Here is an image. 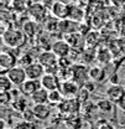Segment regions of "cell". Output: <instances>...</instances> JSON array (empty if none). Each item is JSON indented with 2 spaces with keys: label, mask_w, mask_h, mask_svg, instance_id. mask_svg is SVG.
<instances>
[{
  "label": "cell",
  "mask_w": 125,
  "mask_h": 129,
  "mask_svg": "<svg viewBox=\"0 0 125 129\" xmlns=\"http://www.w3.org/2000/svg\"><path fill=\"white\" fill-rule=\"evenodd\" d=\"M25 34L19 29H8L3 34V42L10 48H19L25 42Z\"/></svg>",
  "instance_id": "cell-1"
},
{
  "label": "cell",
  "mask_w": 125,
  "mask_h": 129,
  "mask_svg": "<svg viewBox=\"0 0 125 129\" xmlns=\"http://www.w3.org/2000/svg\"><path fill=\"white\" fill-rule=\"evenodd\" d=\"M58 60H60V58H58L51 50L42 51V52L38 55V57H37V62H40V63L46 68V72H50V70H53V68H60Z\"/></svg>",
  "instance_id": "cell-2"
},
{
  "label": "cell",
  "mask_w": 125,
  "mask_h": 129,
  "mask_svg": "<svg viewBox=\"0 0 125 129\" xmlns=\"http://www.w3.org/2000/svg\"><path fill=\"white\" fill-rule=\"evenodd\" d=\"M72 72V80L77 82L80 87H84V84L91 80L89 78V70L84 64H74L71 67Z\"/></svg>",
  "instance_id": "cell-3"
},
{
  "label": "cell",
  "mask_w": 125,
  "mask_h": 129,
  "mask_svg": "<svg viewBox=\"0 0 125 129\" xmlns=\"http://www.w3.org/2000/svg\"><path fill=\"white\" fill-rule=\"evenodd\" d=\"M105 98H108L116 106L125 99V88L123 84H110L109 87L105 89Z\"/></svg>",
  "instance_id": "cell-4"
},
{
  "label": "cell",
  "mask_w": 125,
  "mask_h": 129,
  "mask_svg": "<svg viewBox=\"0 0 125 129\" xmlns=\"http://www.w3.org/2000/svg\"><path fill=\"white\" fill-rule=\"evenodd\" d=\"M5 75L9 77V80L13 82V84L15 87H20L25 81L27 80V75H26L25 68L19 66V64L15 66V67H13L11 70H9Z\"/></svg>",
  "instance_id": "cell-5"
},
{
  "label": "cell",
  "mask_w": 125,
  "mask_h": 129,
  "mask_svg": "<svg viewBox=\"0 0 125 129\" xmlns=\"http://www.w3.org/2000/svg\"><path fill=\"white\" fill-rule=\"evenodd\" d=\"M27 14H29L31 20L41 22L47 17V9L46 6L44 4H41V3H33V4H30Z\"/></svg>",
  "instance_id": "cell-6"
},
{
  "label": "cell",
  "mask_w": 125,
  "mask_h": 129,
  "mask_svg": "<svg viewBox=\"0 0 125 129\" xmlns=\"http://www.w3.org/2000/svg\"><path fill=\"white\" fill-rule=\"evenodd\" d=\"M80 88L82 87L73 80H66L62 81L60 91H61V93L63 94L64 98H74L79 93Z\"/></svg>",
  "instance_id": "cell-7"
},
{
  "label": "cell",
  "mask_w": 125,
  "mask_h": 129,
  "mask_svg": "<svg viewBox=\"0 0 125 129\" xmlns=\"http://www.w3.org/2000/svg\"><path fill=\"white\" fill-rule=\"evenodd\" d=\"M17 66V56L11 52L3 51L0 53V68L3 71V75H5L9 70Z\"/></svg>",
  "instance_id": "cell-8"
},
{
  "label": "cell",
  "mask_w": 125,
  "mask_h": 129,
  "mask_svg": "<svg viewBox=\"0 0 125 129\" xmlns=\"http://www.w3.org/2000/svg\"><path fill=\"white\" fill-rule=\"evenodd\" d=\"M51 13L58 20H66V19H68V15H69V5L66 4L64 1L57 0L52 4Z\"/></svg>",
  "instance_id": "cell-9"
},
{
  "label": "cell",
  "mask_w": 125,
  "mask_h": 129,
  "mask_svg": "<svg viewBox=\"0 0 125 129\" xmlns=\"http://www.w3.org/2000/svg\"><path fill=\"white\" fill-rule=\"evenodd\" d=\"M51 51L58 58H62V57H68L69 56V53L72 52V47L66 40H57L52 44Z\"/></svg>",
  "instance_id": "cell-10"
},
{
  "label": "cell",
  "mask_w": 125,
  "mask_h": 129,
  "mask_svg": "<svg viewBox=\"0 0 125 129\" xmlns=\"http://www.w3.org/2000/svg\"><path fill=\"white\" fill-rule=\"evenodd\" d=\"M61 83H62V81H60V78L57 77V75H53V73H47L46 72V75L41 78V84H42V87L46 88L48 92L60 89Z\"/></svg>",
  "instance_id": "cell-11"
},
{
  "label": "cell",
  "mask_w": 125,
  "mask_h": 129,
  "mask_svg": "<svg viewBox=\"0 0 125 129\" xmlns=\"http://www.w3.org/2000/svg\"><path fill=\"white\" fill-rule=\"evenodd\" d=\"M41 87H42L41 80H29V78H27L19 88H20V92L25 97H31L32 94H33L36 91H38Z\"/></svg>",
  "instance_id": "cell-12"
},
{
  "label": "cell",
  "mask_w": 125,
  "mask_h": 129,
  "mask_svg": "<svg viewBox=\"0 0 125 129\" xmlns=\"http://www.w3.org/2000/svg\"><path fill=\"white\" fill-rule=\"evenodd\" d=\"M29 80H41L46 75V68L40 62H33L25 68Z\"/></svg>",
  "instance_id": "cell-13"
},
{
  "label": "cell",
  "mask_w": 125,
  "mask_h": 129,
  "mask_svg": "<svg viewBox=\"0 0 125 129\" xmlns=\"http://www.w3.org/2000/svg\"><path fill=\"white\" fill-rule=\"evenodd\" d=\"M32 111H33L36 118L38 120H46V119H48V117L51 115V107L48 106V103H45V104H33Z\"/></svg>",
  "instance_id": "cell-14"
},
{
  "label": "cell",
  "mask_w": 125,
  "mask_h": 129,
  "mask_svg": "<svg viewBox=\"0 0 125 129\" xmlns=\"http://www.w3.org/2000/svg\"><path fill=\"white\" fill-rule=\"evenodd\" d=\"M22 31H24L26 37L35 39L37 36V34H38V22L35 21V20H31V19L27 20L24 24V26H22Z\"/></svg>",
  "instance_id": "cell-15"
},
{
  "label": "cell",
  "mask_w": 125,
  "mask_h": 129,
  "mask_svg": "<svg viewBox=\"0 0 125 129\" xmlns=\"http://www.w3.org/2000/svg\"><path fill=\"white\" fill-rule=\"evenodd\" d=\"M48 94H50V92L46 88L41 87L38 91H36L30 97V99L33 102V104H45V103H48Z\"/></svg>",
  "instance_id": "cell-16"
},
{
  "label": "cell",
  "mask_w": 125,
  "mask_h": 129,
  "mask_svg": "<svg viewBox=\"0 0 125 129\" xmlns=\"http://www.w3.org/2000/svg\"><path fill=\"white\" fill-rule=\"evenodd\" d=\"M89 78L95 83H98V82L100 83L105 78V71L99 66H93L89 68Z\"/></svg>",
  "instance_id": "cell-17"
},
{
  "label": "cell",
  "mask_w": 125,
  "mask_h": 129,
  "mask_svg": "<svg viewBox=\"0 0 125 129\" xmlns=\"http://www.w3.org/2000/svg\"><path fill=\"white\" fill-rule=\"evenodd\" d=\"M83 16H84V13H83V10L79 6H77V5H69V15H68L69 20H73V21L78 22V21H82Z\"/></svg>",
  "instance_id": "cell-18"
},
{
  "label": "cell",
  "mask_w": 125,
  "mask_h": 129,
  "mask_svg": "<svg viewBox=\"0 0 125 129\" xmlns=\"http://www.w3.org/2000/svg\"><path fill=\"white\" fill-rule=\"evenodd\" d=\"M30 1L29 0H13V9L15 10L16 13H25L29 10L30 6Z\"/></svg>",
  "instance_id": "cell-19"
},
{
  "label": "cell",
  "mask_w": 125,
  "mask_h": 129,
  "mask_svg": "<svg viewBox=\"0 0 125 129\" xmlns=\"http://www.w3.org/2000/svg\"><path fill=\"white\" fill-rule=\"evenodd\" d=\"M114 106H115V103H113L108 98L100 99V101L97 103V108L103 113H110L113 111V107H114Z\"/></svg>",
  "instance_id": "cell-20"
},
{
  "label": "cell",
  "mask_w": 125,
  "mask_h": 129,
  "mask_svg": "<svg viewBox=\"0 0 125 129\" xmlns=\"http://www.w3.org/2000/svg\"><path fill=\"white\" fill-rule=\"evenodd\" d=\"M11 106L15 108L16 111L20 112H25L27 109V99L25 97H20V98H14Z\"/></svg>",
  "instance_id": "cell-21"
},
{
  "label": "cell",
  "mask_w": 125,
  "mask_h": 129,
  "mask_svg": "<svg viewBox=\"0 0 125 129\" xmlns=\"http://www.w3.org/2000/svg\"><path fill=\"white\" fill-rule=\"evenodd\" d=\"M13 87H14L13 82L9 80V77L6 75L0 76V91L1 92H10L13 89Z\"/></svg>",
  "instance_id": "cell-22"
},
{
  "label": "cell",
  "mask_w": 125,
  "mask_h": 129,
  "mask_svg": "<svg viewBox=\"0 0 125 129\" xmlns=\"http://www.w3.org/2000/svg\"><path fill=\"white\" fill-rule=\"evenodd\" d=\"M63 94L61 93L60 89H56V91H51L50 94H48V103L50 104H60L63 101Z\"/></svg>",
  "instance_id": "cell-23"
},
{
  "label": "cell",
  "mask_w": 125,
  "mask_h": 129,
  "mask_svg": "<svg viewBox=\"0 0 125 129\" xmlns=\"http://www.w3.org/2000/svg\"><path fill=\"white\" fill-rule=\"evenodd\" d=\"M33 62H35V61H33V57H32L29 52L20 55L19 58H17V64L21 66V67H24V68H26L27 66H30V64L33 63Z\"/></svg>",
  "instance_id": "cell-24"
},
{
  "label": "cell",
  "mask_w": 125,
  "mask_h": 129,
  "mask_svg": "<svg viewBox=\"0 0 125 129\" xmlns=\"http://www.w3.org/2000/svg\"><path fill=\"white\" fill-rule=\"evenodd\" d=\"M13 96H11V91L10 92H1L0 93V102L3 106H8L10 103H13Z\"/></svg>",
  "instance_id": "cell-25"
},
{
  "label": "cell",
  "mask_w": 125,
  "mask_h": 129,
  "mask_svg": "<svg viewBox=\"0 0 125 129\" xmlns=\"http://www.w3.org/2000/svg\"><path fill=\"white\" fill-rule=\"evenodd\" d=\"M22 117L25 119V122H30V123H33L37 118L35 115V113L32 111V108H27L25 112H22Z\"/></svg>",
  "instance_id": "cell-26"
},
{
  "label": "cell",
  "mask_w": 125,
  "mask_h": 129,
  "mask_svg": "<svg viewBox=\"0 0 125 129\" xmlns=\"http://www.w3.org/2000/svg\"><path fill=\"white\" fill-rule=\"evenodd\" d=\"M118 107H119V108H120L123 112H125V99H123V101H121V102L118 104Z\"/></svg>",
  "instance_id": "cell-27"
},
{
  "label": "cell",
  "mask_w": 125,
  "mask_h": 129,
  "mask_svg": "<svg viewBox=\"0 0 125 129\" xmlns=\"http://www.w3.org/2000/svg\"><path fill=\"white\" fill-rule=\"evenodd\" d=\"M6 127H5V120L4 119H1L0 120V129H5Z\"/></svg>",
  "instance_id": "cell-28"
},
{
  "label": "cell",
  "mask_w": 125,
  "mask_h": 129,
  "mask_svg": "<svg viewBox=\"0 0 125 129\" xmlns=\"http://www.w3.org/2000/svg\"><path fill=\"white\" fill-rule=\"evenodd\" d=\"M29 1H30L31 4H33V3H41L42 0H29Z\"/></svg>",
  "instance_id": "cell-29"
},
{
  "label": "cell",
  "mask_w": 125,
  "mask_h": 129,
  "mask_svg": "<svg viewBox=\"0 0 125 129\" xmlns=\"http://www.w3.org/2000/svg\"><path fill=\"white\" fill-rule=\"evenodd\" d=\"M5 129H15V128H11V127H6Z\"/></svg>",
  "instance_id": "cell-30"
},
{
  "label": "cell",
  "mask_w": 125,
  "mask_h": 129,
  "mask_svg": "<svg viewBox=\"0 0 125 129\" xmlns=\"http://www.w3.org/2000/svg\"><path fill=\"white\" fill-rule=\"evenodd\" d=\"M71 1H78V0H71Z\"/></svg>",
  "instance_id": "cell-31"
},
{
  "label": "cell",
  "mask_w": 125,
  "mask_h": 129,
  "mask_svg": "<svg viewBox=\"0 0 125 129\" xmlns=\"http://www.w3.org/2000/svg\"><path fill=\"white\" fill-rule=\"evenodd\" d=\"M123 86H124V88H125V82H124V84H123Z\"/></svg>",
  "instance_id": "cell-32"
}]
</instances>
